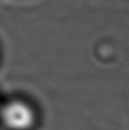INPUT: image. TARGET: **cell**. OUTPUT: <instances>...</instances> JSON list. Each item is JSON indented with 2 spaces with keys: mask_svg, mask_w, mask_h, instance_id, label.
Masks as SVG:
<instances>
[{
  "mask_svg": "<svg viewBox=\"0 0 129 130\" xmlns=\"http://www.w3.org/2000/svg\"><path fill=\"white\" fill-rule=\"evenodd\" d=\"M1 119L11 130H26L33 124L34 115L26 104L22 102H13L4 107Z\"/></svg>",
  "mask_w": 129,
  "mask_h": 130,
  "instance_id": "1",
  "label": "cell"
}]
</instances>
